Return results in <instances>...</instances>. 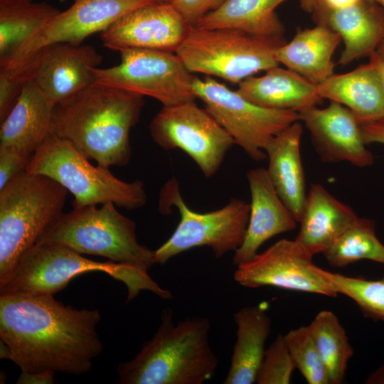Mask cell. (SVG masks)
I'll return each instance as SVG.
<instances>
[{
    "label": "cell",
    "instance_id": "obj_14",
    "mask_svg": "<svg viewBox=\"0 0 384 384\" xmlns=\"http://www.w3.org/2000/svg\"><path fill=\"white\" fill-rule=\"evenodd\" d=\"M313 255L295 239H282L237 266L233 277L248 288L271 286L291 291L336 297L317 271Z\"/></svg>",
    "mask_w": 384,
    "mask_h": 384
},
{
    "label": "cell",
    "instance_id": "obj_18",
    "mask_svg": "<svg viewBox=\"0 0 384 384\" xmlns=\"http://www.w3.org/2000/svg\"><path fill=\"white\" fill-rule=\"evenodd\" d=\"M251 195L250 216L245 239L235 251L236 267L257 254L271 238L294 230L297 220L279 196L266 169L259 167L247 174Z\"/></svg>",
    "mask_w": 384,
    "mask_h": 384
},
{
    "label": "cell",
    "instance_id": "obj_19",
    "mask_svg": "<svg viewBox=\"0 0 384 384\" xmlns=\"http://www.w3.org/2000/svg\"><path fill=\"white\" fill-rule=\"evenodd\" d=\"M316 24L336 31L343 42L338 64L369 57L384 39V9L375 1L358 0L337 10L311 13Z\"/></svg>",
    "mask_w": 384,
    "mask_h": 384
},
{
    "label": "cell",
    "instance_id": "obj_3",
    "mask_svg": "<svg viewBox=\"0 0 384 384\" xmlns=\"http://www.w3.org/2000/svg\"><path fill=\"white\" fill-rule=\"evenodd\" d=\"M210 322L203 316L174 324L165 308L161 324L132 360L119 364V384H203L215 375L218 358L210 342Z\"/></svg>",
    "mask_w": 384,
    "mask_h": 384
},
{
    "label": "cell",
    "instance_id": "obj_35",
    "mask_svg": "<svg viewBox=\"0 0 384 384\" xmlns=\"http://www.w3.org/2000/svg\"><path fill=\"white\" fill-rule=\"evenodd\" d=\"M31 157V155L16 148L0 146V189L26 169Z\"/></svg>",
    "mask_w": 384,
    "mask_h": 384
},
{
    "label": "cell",
    "instance_id": "obj_38",
    "mask_svg": "<svg viewBox=\"0 0 384 384\" xmlns=\"http://www.w3.org/2000/svg\"><path fill=\"white\" fill-rule=\"evenodd\" d=\"M55 371L43 370L38 372L21 371L16 382L17 384H53Z\"/></svg>",
    "mask_w": 384,
    "mask_h": 384
},
{
    "label": "cell",
    "instance_id": "obj_6",
    "mask_svg": "<svg viewBox=\"0 0 384 384\" xmlns=\"http://www.w3.org/2000/svg\"><path fill=\"white\" fill-rule=\"evenodd\" d=\"M26 171L60 183L73 195V208L113 203L126 210H135L146 203L142 181L119 179L109 168L92 165L72 143L53 134L36 149Z\"/></svg>",
    "mask_w": 384,
    "mask_h": 384
},
{
    "label": "cell",
    "instance_id": "obj_33",
    "mask_svg": "<svg viewBox=\"0 0 384 384\" xmlns=\"http://www.w3.org/2000/svg\"><path fill=\"white\" fill-rule=\"evenodd\" d=\"M295 366L285 342L279 334L265 349L256 383L258 384H288Z\"/></svg>",
    "mask_w": 384,
    "mask_h": 384
},
{
    "label": "cell",
    "instance_id": "obj_44",
    "mask_svg": "<svg viewBox=\"0 0 384 384\" xmlns=\"http://www.w3.org/2000/svg\"><path fill=\"white\" fill-rule=\"evenodd\" d=\"M299 1H300V3H301V2H303V1H304L305 0H299ZM373 1H376L377 0H373Z\"/></svg>",
    "mask_w": 384,
    "mask_h": 384
},
{
    "label": "cell",
    "instance_id": "obj_27",
    "mask_svg": "<svg viewBox=\"0 0 384 384\" xmlns=\"http://www.w3.org/2000/svg\"><path fill=\"white\" fill-rule=\"evenodd\" d=\"M286 0H225L202 18L196 26L230 28L262 37L284 36V26L275 9Z\"/></svg>",
    "mask_w": 384,
    "mask_h": 384
},
{
    "label": "cell",
    "instance_id": "obj_41",
    "mask_svg": "<svg viewBox=\"0 0 384 384\" xmlns=\"http://www.w3.org/2000/svg\"><path fill=\"white\" fill-rule=\"evenodd\" d=\"M11 351L9 346L0 341V358L11 360Z\"/></svg>",
    "mask_w": 384,
    "mask_h": 384
},
{
    "label": "cell",
    "instance_id": "obj_32",
    "mask_svg": "<svg viewBox=\"0 0 384 384\" xmlns=\"http://www.w3.org/2000/svg\"><path fill=\"white\" fill-rule=\"evenodd\" d=\"M288 350L295 366L309 384H330L309 326H302L284 335Z\"/></svg>",
    "mask_w": 384,
    "mask_h": 384
},
{
    "label": "cell",
    "instance_id": "obj_8",
    "mask_svg": "<svg viewBox=\"0 0 384 384\" xmlns=\"http://www.w3.org/2000/svg\"><path fill=\"white\" fill-rule=\"evenodd\" d=\"M286 42L284 36L262 37L235 28L191 26L175 53L192 73L238 84L279 65L276 53Z\"/></svg>",
    "mask_w": 384,
    "mask_h": 384
},
{
    "label": "cell",
    "instance_id": "obj_31",
    "mask_svg": "<svg viewBox=\"0 0 384 384\" xmlns=\"http://www.w3.org/2000/svg\"><path fill=\"white\" fill-rule=\"evenodd\" d=\"M317 271L333 291L353 300L366 316L384 321V277L371 280L348 277L319 267Z\"/></svg>",
    "mask_w": 384,
    "mask_h": 384
},
{
    "label": "cell",
    "instance_id": "obj_30",
    "mask_svg": "<svg viewBox=\"0 0 384 384\" xmlns=\"http://www.w3.org/2000/svg\"><path fill=\"white\" fill-rule=\"evenodd\" d=\"M323 254L334 267L342 268L361 260L384 265V245L376 235L375 222L365 218H358Z\"/></svg>",
    "mask_w": 384,
    "mask_h": 384
},
{
    "label": "cell",
    "instance_id": "obj_26",
    "mask_svg": "<svg viewBox=\"0 0 384 384\" xmlns=\"http://www.w3.org/2000/svg\"><path fill=\"white\" fill-rule=\"evenodd\" d=\"M236 341L224 384L256 383L271 330V320L262 304L245 306L234 314Z\"/></svg>",
    "mask_w": 384,
    "mask_h": 384
},
{
    "label": "cell",
    "instance_id": "obj_7",
    "mask_svg": "<svg viewBox=\"0 0 384 384\" xmlns=\"http://www.w3.org/2000/svg\"><path fill=\"white\" fill-rule=\"evenodd\" d=\"M113 203L73 208L63 213L36 242L60 244L147 272L155 264L154 250L137 241L136 223Z\"/></svg>",
    "mask_w": 384,
    "mask_h": 384
},
{
    "label": "cell",
    "instance_id": "obj_16",
    "mask_svg": "<svg viewBox=\"0 0 384 384\" xmlns=\"http://www.w3.org/2000/svg\"><path fill=\"white\" fill-rule=\"evenodd\" d=\"M299 115L323 162L346 161L358 167L373 163V155L363 138L361 122L346 107L330 101L324 108L311 107Z\"/></svg>",
    "mask_w": 384,
    "mask_h": 384
},
{
    "label": "cell",
    "instance_id": "obj_39",
    "mask_svg": "<svg viewBox=\"0 0 384 384\" xmlns=\"http://www.w3.org/2000/svg\"><path fill=\"white\" fill-rule=\"evenodd\" d=\"M369 62L375 67L383 87L384 93V54L375 50L369 56Z\"/></svg>",
    "mask_w": 384,
    "mask_h": 384
},
{
    "label": "cell",
    "instance_id": "obj_13",
    "mask_svg": "<svg viewBox=\"0 0 384 384\" xmlns=\"http://www.w3.org/2000/svg\"><path fill=\"white\" fill-rule=\"evenodd\" d=\"M34 32L4 62L0 70H16L31 61L43 48L54 43L79 45L90 35L106 30L118 18L140 6L159 0H73Z\"/></svg>",
    "mask_w": 384,
    "mask_h": 384
},
{
    "label": "cell",
    "instance_id": "obj_4",
    "mask_svg": "<svg viewBox=\"0 0 384 384\" xmlns=\"http://www.w3.org/2000/svg\"><path fill=\"white\" fill-rule=\"evenodd\" d=\"M102 272L125 284L127 302L142 291H149L163 299L173 297L147 272L111 261L87 259L67 246L53 242H36L18 261L7 281L0 286V295H54L75 277L90 272Z\"/></svg>",
    "mask_w": 384,
    "mask_h": 384
},
{
    "label": "cell",
    "instance_id": "obj_25",
    "mask_svg": "<svg viewBox=\"0 0 384 384\" xmlns=\"http://www.w3.org/2000/svg\"><path fill=\"white\" fill-rule=\"evenodd\" d=\"M322 99L348 108L360 122L384 118V93L379 75L372 63L342 74H334L317 85Z\"/></svg>",
    "mask_w": 384,
    "mask_h": 384
},
{
    "label": "cell",
    "instance_id": "obj_45",
    "mask_svg": "<svg viewBox=\"0 0 384 384\" xmlns=\"http://www.w3.org/2000/svg\"><path fill=\"white\" fill-rule=\"evenodd\" d=\"M161 1H165V2H168V0H159Z\"/></svg>",
    "mask_w": 384,
    "mask_h": 384
},
{
    "label": "cell",
    "instance_id": "obj_15",
    "mask_svg": "<svg viewBox=\"0 0 384 384\" xmlns=\"http://www.w3.org/2000/svg\"><path fill=\"white\" fill-rule=\"evenodd\" d=\"M190 26L169 2L157 1L122 16L100 33L105 47L176 52Z\"/></svg>",
    "mask_w": 384,
    "mask_h": 384
},
{
    "label": "cell",
    "instance_id": "obj_29",
    "mask_svg": "<svg viewBox=\"0 0 384 384\" xmlns=\"http://www.w3.org/2000/svg\"><path fill=\"white\" fill-rule=\"evenodd\" d=\"M330 384L343 382L353 350L336 315L329 310L319 311L309 325Z\"/></svg>",
    "mask_w": 384,
    "mask_h": 384
},
{
    "label": "cell",
    "instance_id": "obj_34",
    "mask_svg": "<svg viewBox=\"0 0 384 384\" xmlns=\"http://www.w3.org/2000/svg\"><path fill=\"white\" fill-rule=\"evenodd\" d=\"M33 66L16 71L0 70V122L14 106L26 82L32 78Z\"/></svg>",
    "mask_w": 384,
    "mask_h": 384
},
{
    "label": "cell",
    "instance_id": "obj_43",
    "mask_svg": "<svg viewBox=\"0 0 384 384\" xmlns=\"http://www.w3.org/2000/svg\"><path fill=\"white\" fill-rule=\"evenodd\" d=\"M376 2L384 9V0H377Z\"/></svg>",
    "mask_w": 384,
    "mask_h": 384
},
{
    "label": "cell",
    "instance_id": "obj_22",
    "mask_svg": "<svg viewBox=\"0 0 384 384\" xmlns=\"http://www.w3.org/2000/svg\"><path fill=\"white\" fill-rule=\"evenodd\" d=\"M236 90L243 97L260 107L297 112L316 106L322 101L317 85L299 73L279 65L261 76L247 78Z\"/></svg>",
    "mask_w": 384,
    "mask_h": 384
},
{
    "label": "cell",
    "instance_id": "obj_40",
    "mask_svg": "<svg viewBox=\"0 0 384 384\" xmlns=\"http://www.w3.org/2000/svg\"><path fill=\"white\" fill-rule=\"evenodd\" d=\"M365 383L368 384H384V364L371 373Z\"/></svg>",
    "mask_w": 384,
    "mask_h": 384
},
{
    "label": "cell",
    "instance_id": "obj_24",
    "mask_svg": "<svg viewBox=\"0 0 384 384\" xmlns=\"http://www.w3.org/2000/svg\"><path fill=\"white\" fill-rule=\"evenodd\" d=\"M341 41L338 33L323 24L299 29L277 50V60L318 85L334 74L332 57Z\"/></svg>",
    "mask_w": 384,
    "mask_h": 384
},
{
    "label": "cell",
    "instance_id": "obj_23",
    "mask_svg": "<svg viewBox=\"0 0 384 384\" xmlns=\"http://www.w3.org/2000/svg\"><path fill=\"white\" fill-rule=\"evenodd\" d=\"M303 128L297 121L274 137L265 149L268 175L282 201L299 223L306 193L300 155Z\"/></svg>",
    "mask_w": 384,
    "mask_h": 384
},
{
    "label": "cell",
    "instance_id": "obj_1",
    "mask_svg": "<svg viewBox=\"0 0 384 384\" xmlns=\"http://www.w3.org/2000/svg\"><path fill=\"white\" fill-rule=\"evenodd\" d=\"M53 296L0 295V341L22 371L85 374L103 351L100 313Z\"/></svg>",
    "mask_w": 384,
    "mask_h": 384
},
{
    "label": "cell",
    "instance_id": "obj_2",
    "mask_svg": "<svg viewBox=\"0 0 384 384\" xmlns=\"http://www.w3.org/2000/svg\"><path fill=\"white\" fill-rule=\"evenodd\" d=\"M144 104L142 95L92 82L55 105L51 134L101 166H126L132 154L129 132Z\"/></svg>",
    "mask_w": 384,
    "mask_h": 384
},
{
    "label": "cell",
    "instance_id": "obj_12",
    "mask_svg": "<svg viewBox=\"0 0 384 384\" xmlns=\"http://www.w3.org/2000/svg\"><path fill=\"white\" fill-rule=\"evenodd\" d=\"M149 132L161 148L185 151L206 178L217 172L235 144L230 134L195 101L163 106L151 121Z\"/></svg>",
    "mask_w": 384,
    "mask_h": 384
},
{
    "label": "cell",
    "instance_id": "obj_5",
    "mask_svg": "<svg viewBox=\"0 0 384 384\" xmlns=\"http://www.w3.org/2000/svg\"><path fill=\"white\" fill-rule=\"evenodd\" d=\"M68 192L55 180L26 170L0 189V286L63 213Z\"/></svg>",
    "mask_w": 384,
    "mask_h": 384
},
{
    "label": "cell",
    "instance_id": "obj_42",
    "mask_svg": "<svg viewBox=\"0 0 384 384\" xmlns=\"http://www.w3.org/2000/svg\"><path fill=\"white\" fill-rule=\"evenodd\" d=\"M378 52L384 54V39L383 41L380 43L379 46L378 47L377 50Z\"/></svg>",
    "mask_w": 384,
    "mask_h": 384
},
{
    "label": "cell",
    "instance_id": "obj_11",
    "mask_svg": "<svg viewBox=\"0 0 384 384\" xmlns=\"http://www.w3.org/2000/svg\"><path fill=\"white\" fill-rule=\"evenodd\" d=\"M119 53L117 65L91 68L93 82L154 98L163 106L196 100V76L176 53L144 48H126Z\"/></svg>",
    "mask_w": 384,
    "mask_h": 384
},
{
    "label": "cell",
    "instance_id": "obj_21",
    "mask_svg": "<svg viewBox=\"0 0 384 384\" xmlns=\"http://www.w3.org/2000/svg\"><path fill=\"white\" fill-rule=\"evenodd\" d=\"M54 107L30 78L13 108L1 122L0 146L14 147L32 156L51 134Z\"/></svg>",
    "mask_w": 384,
    "mask_h": 384
},
{
    "label": "cell",
    "instance_id": "obj_46",
    "mask_svg": "<svg viewBox=\"0 0 384 384\" xmlns=\"http://www.w3.org/2000/svg\"><path fill=\"white\" fill-rule=\"evenodd\" d=\"M31 1H32V0H31Z\"/></svg>",
    "mask_w": 384,
    "mask_h": 384
},
{
    "label": "cell",
    "instance_id": "obj_9",
    "mask_svg": "<svg viewBox=\"0 0 384 384\" xmlns=\"http://www.w3.org/2000/svg\"><path fill=\"white\" fill-rule=\"evenodd\" d=\"M173 206L178 210L180 220L170 238L154 250L155 264L164 265L180 253L201 246L210 247L220 258L242 245L250 208L245 201L233 198L220 209L198 213L187 206L178 182L172 178L161 188L158 208L168 214Z\"/></svg>",
    "mask_w": 384,
    "mask_h": 384
},
{
    "label": "cell",
    "instance_id": "obj_36",
    "mask_svg": "<svg viewBox=\"0 0 384 384\" xmlns=\"http://www.w3.org/2000/svg\"><path fill=\"white\" fill-rule=\"evenodd\" d=\"M225 0H168L191 26L218 9Z\"/></svg>",
    "mask_w": 384,
    "mask_h": 384
},
{
    "label": "cell",
    "instance_id": "obj_37",
    "mask_svg": "<svg viewBox=\"0 0 384 384\" xmlns=\"http://www.w3.org/2000/svg\"><path fill=\"white\" fill-rule=\"evenodd\" d=\"M363 140L366 144H384V118L366 122H361Z\"/></svg>",
    "mask_w": 384,
    "mask_h": 384
},
{
    "label": "cell",
    "instance_id": "obj_17",
    "mask_svg": "<svg viewBox=\"0 0 384 384\" xmlns=\"http://www.w3.org/2000/svg\"><path fill=\"white\" fill-rule=\"evenodd\" d=\"M102 60L91 46L60 43L42 48L28 63H33L32 78L55 105L92 84L91 68Z\"/></svg>",
    "mask_w": 384,
    "mask_h": 384
},
{
    "label": "cell",
    "instance_id": "obj_20",
    "mask_svg": "<svg viewBox=\"0 0 384 384\" xmlns=\"http://www.w3.org/2000/svg\"><path fill=\"white\" fill-rule=\"evenodd\" d=\"M358 218L351 207L314 183L306 193L295 240L313 256L323 254Z\"/></svg>",
    "mask_w": 384,
    "mask_h": 384
},
{
    "label": "cell",
    "instance_id": "obj_28",
    "mask_svg": "<svg viewBox=\"0 0 384 384\" xmlns=\"http://www.w3.org/2000/svg\"><path fill=\"white\" fill-rule=\"evenodd\" d=\"M60 11L46 2L0 0V63Z\"/></svg>",
    "mask_w": 384,
    "mask_h": 384
},
{
    "label": "cell",
    "instance_id": "obj_10",
    "mask_svg": "<svg viewBox=\"0 0 384 384\" xmlns=\"http://www.w3.org/2000/svg\"><path fill=\"white\" fill-rule=\"evenodd\" d=\"M193 90L206 110L253 160L267 156L270 141L294 122L299 120L293 110L268 109L257 105L208 76L195 77Z\"/></svg>",
    "mask_w": 384,
    "mask_h": 384
}]
</instances>
